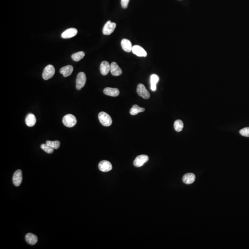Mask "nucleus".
<instances>
[{"instance_id":"obj_6","label":"nucleus","mask_w":249,"mask_h":249,"mask_svg":"<svg viewBox=\"0 0 249 249\" xmlns=\"http://www.w3.org/2000/svg\"><path fill=\"white\" fill-rule=\"evenodd\" d=\"M116 26V24L114 22H111L110 20H109L105 24L103 27L102 33L104 35H110L114 32Z\"/></svg>"},{"instance_id":"obj_12","label":"nucleus","mask_w":249,"mask_h":249,"mask_svg":"<svg viewBox=\"0 0 249 249\" xmlns=\"http://www.w3.org/2000/svg\"><path fill=\"white\" fill-rule=\"evenodd\" d=\"M110 72L114 76H118L121 75L122 73L121 69L115 62H113L110 65Z\"/></svg>"},{"instance_id":"obj_7","label":"nucleus","mask_w":249,"mask_h":249,"mask_svg":"<svg viewBox=\"0 0 249 249\" xmlns=\"http://www.w3.org/2000/svg\"><path fill=\"white\" fill-rule=\"evenodd\" d=\"M149 158L148 155H139L136 158L134 162H133V164L134 166L136 167H140L143 166V165L146 163L149 160Z\"/></svg>"},{"instance_id":"obj_26","label":"nucleus","mask_w":249,"mask_h":249,"mask_svg":"<svg viewBox=\"0 0 249 249\" xmlns=\"http://www.w3.org/2000/svg\"><path fill=\"white\" fill-rule=\"evenodd\" d=\"M240 134L244 137H249V128L242 129L240 132Z\"/></svg>"},{"instance_id":"obj_8","label":"nucleus","mask_w":249,"mask_h":249,"mask_svg":"<svg viewBox=\"0 0 249 249\" xmlns=\"http://www.w3.org/2000/svg\"><path fill=\"white\" fill-rule=\"evenodd\" d=\"M23 176H22V171L20 169H18L15 172L13 177V182L14 184L16 187H19L22 183Z\"/></svg>"},{"instance_id":"obj_3","label":"nucleus","mask_w":249,"mask_h":249,"mask_svg":"<svg viewBox=\"0 0 249 249\" xmlns=\"http://www.w3.org/2000/svg\"><path fill=\"white\" fill-rule=\"evenodd\" d=\"M55 73V67L52 65H47L44 69L43 73V78L44 80H48L52 78Z\"/></svg>"},{"instance_id":"obj_20","label":"nucleus","mask_w":249,"mask_h":249,"mask_svg":"<svg viewBox=\"0 0 249 249\" xmlns=\"http://www.w3.org/2000/svg\"><path fill=\"white\" fill-rule=\"evenodd\" d=\"M26 123L29 127L34 126L36 123V118L35 115L33 114H29L27 115L26 118Z\"/></svg>"},{"instance_id":"obj_19","label":"nucleus","mask_w":249,"mask_h":249,"mask_svg":"<svg viewBox=\"0 0 249 249\" xmlns=\"http://www.w3.org/2000/svg\"><path fill=\"white\" fill-rule=\"evenodd\" d=\"M26 240L27 243L31 245H34L38 241L37 236L31 233H28L26 235Z\"/></svg>"},{"instance_id":"obj_16","label":"nucleus","mask_w":249,"mask_h":249,"mask_svg":"<svg viewBox=\"0 0 249 249\" xmlns=\"http://www.w3.org/2000/svg\"><path fill=\"white\" fill-rule=\"evenodd\" d=\"M110 71V65L107 61H103L100 65V72L102 75H106Z\"/></svg>"},{"instance_id":"obj_14","label":"nucleus","mask_w":249,"mask_h":249,"mask_svg":"<svg viewBox=\"0 0 249 249\" xmlns=\"http://www.w3.org/2000/svg\"><path fill=\"white\" fill-rule=\"evenodd\" d=\"M196 177L193 173H187L183 176L182 180L184 183L187 185L191 184L194 182Z\"/></svg>"},{"instance_id":"obj_17","label":"nucleus","mask_w":249,"mask_h":249,"mask_svg":"<svg viewBox=\"0 0 249 249\" xmlns=\"http://www.w3.org/2000/svg\"><path fill=\"white\" fill-rule=\"evenodd\" d=\"M159 80V77L157 74H153L150 77V83H151V89L153 92H155L157 90V84Z\"/></svg>"},{"instance_id":"obj_10","label":"nucleus","mask_w":249,"mask_h":249,"mask_svg":"<svg viewBox=\"0 0 249 249\" xmlns=\"http://www.w3.org/2000/svg\"><path fill=\"white\" fill-rule=\"evenodd\" d=\"M99 169L101 171L103 172H107L111 170L112 169V166L109 161L106 160H103L100 161L98 165Z\"/></svg>"},{"instance_id":"obj_23","label":"nucleus","mask_w":249,"mask_h":249,"mask_svg":"<svg viewBox=\"0 0 249 249\" xmlns=\"http://www.w3.org/2000/svg\"><path fill=\"white\" fill-rule=\"evenodd\" d=\"M184 127V124L182 121L180 119L176 120L174 123V128L175 129V131L178 132H180L182 131Z\"/></svg>"},{"instance_id":"obj_13","label":"nucleus","mask_w":249,"mask_h":249,"mask_svg":"<svg viewBox=\"0 0 249 249\" xmlns=\"http://www.w3.org/2000/svg\"><path fill=\"white\" fill-rule=\"evenodd\" d=\"M103 93L107 96L115 97L118 96L119 94V90L117 88L107 87L103 90Z\"/></svg>"},{"instance_id":"obj_9","label":"nucleus","mask_w":249,"mask_h":249,"mask_svg":"<svg viewBox=\"0 0 249 249\" xmlns=\"http://www.w3.org/2000/svg\"><path fill=\"white\" fill-rule=\"evenodd\" d=\"M132 52L139 57H146L147 56L146 51L139 45H134L132 46Z\"/></svg>"},{"instance_id":"obj_11","label":"nucleus","mask_w":249,"mask_h":249,"mask_svg":"<svg viewBox=\"0 0 249 249\" xmlns=\"http://www.w3.org/2000/svg\"><path fill=\"white\" fill-rule=\"evenodd\" d=\"M78 33V30L74 28H71L67 29L62 34V38L64 39L72 38Z\"/></svg>"},{"instance_id":"obj_4","label":"nucleus","mask_w":249,"mask_h":249,"mask_svg":"<svg viewBox=\"0 0 249 249\" xmlns=\"http://www.w3.org/2000/svg\"><path fill=\"white\" fill-rule=\"evenodd\" d=\"M137 92L139 96H141L145 99H148L151 96L148 90L142 83H139L137 86Z\"/></svg>"},{"instance_id":"obj_2","label":"nucleus","mask_w":249,"mask_h":249,"mask_svg":"<svg viewBox=\"0 0 249 249\" xmlns=\"http://www.w3.org/2000/svg\"><path fill=\"white\" fill-rule=\"evenodd\" d=\"M98 119L102 125L105 126H109L111 125L112 119L111 117L104 112H101L98 115Z\"/></svg>"},{"instance_id":"obj_5","label":"nucleus","mask_w":249,"mask_h":249,"mask_svg":"<svg viewBox=\"0 0 249 249\" xmlns=\"http://www.w3.org/2000/svg\"><path fill=\"white\" fill-rule=\"evenodd\" d=\"M86 82V77L83 72H80L77 75L76 79V88L80 90L85 86Z\"/></svg>"},{"instance_id":"obj_18","label":"nucleus","mask_w":249,"mask_h":249,"mask_svg":"<svg viewBox=\"0 0 249 249\" xmlns=\"http://www.w3.org/2000/svg\"><path fill=\"white\" fill-rule=\"evenodd\" d=\"M73 66L71 65H68L66 66L62 67L60 70V73L63 74L64 77L69 76L73 72Z\"/></svg>"},{"instance_id":"obj_1","label":"nucleus","mask_w":249,"mask_h":249,"mask_svg":"<svg viewBox=\"0 0 249 249\" xmlns=\"http://www.w3.org/2000/svg\"><path fill=\"white\" fill-rule=\"evenodd\" d=\"M77 119L75 116L72 114H67L64 116L62 122L64 126L67 128H73L77 124Z\"/></svg>"},{"instance_id":"obj_24","label":"nucleus","mask_w":249,"mask_h":249,"mask_svg":"<svg viewBox=\"0 0 249 249\" xmlns=\"http://www.w3.org/2000/svg\"><path fill=\"white\" fill-rule=\"evenodd\" d=\"M46 143L54 149H58L60 147V142L59 141H47Z\"/></svg>"},{"instance_id":"obj_27","label":"nucleus","mask_w":249,"mask_h":249,"mask_svg":"<svg viewBox=\"0 0 249 249\" xmlns=\"http://www.w3.org/2000/svg\"><path fill=\"white\" fill-rule=\"evenodd\" d=\"M130 0H121V4L122 7L124 9L127 8Z\"/></svg>"},{"instance_id":"obj_21","label":"nucleus","mask_w":249,"mask_h":249,"mask_svg":"<svg viewBox=\"0 0 249 249\" xmlns=\"http://www.w3.org/2000/svg\"><path fill=\"white\" fill-rule=\"evenodd\" d=\"M145 111V108H141L138 106V105L135 104L132 106V108L130 109V113L131 115H135L138 114L139 113Z\"/></svg>"},{"instance_id":"obj_15","label":"nucleus","mask_w":249,"mask_h":249,"mask_svg":"<svg viewBox=\"0 0 249 249\" xmlns=\"http://www.w3.org/2000/svg\"><path fill=\"white\" fill-rule=\"evenodd\" d=\"M121 45L122 49L126 52H130L132 50V44L129 40L123 39L121 42Z\"/></svg>"},{"instance_id":"obj_25","label":"nucleus","mask_w":249,"mask_h":249,"mask_svg":"<svg viewBox=\"0 0 249 249\" xmlns=\"http://www.w3.org/2000/svg\"><path fill=\"white\" fill-rule=\"evenodd\" d=\"M41 148L45 152L48 154H51L54 152V149L48 145L47 144H42L41 145Z\"/></svg>"},{"instance_id":"obj_22","label":"nucleus","mask_w":249,"mask_h":249,"mask_svg":"<svg viewBox=\"0 0 249 249\" xmlns=\"http://www.w3.org/2000/svg\"><path fill=\"white\" fill-rule=\"evenodd\" d=\"M85 56V54L83 51H80L73 54L72 56V59L75 62H79L81 59H82Z\"/></svg>"}]
</instances>
